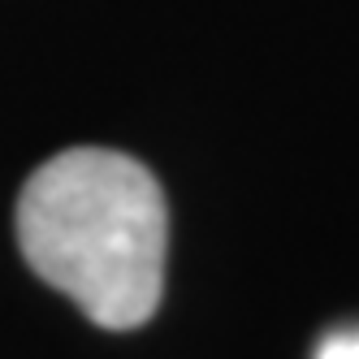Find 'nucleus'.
<instances>
[{"label":"nucleus","mask_w":359,"mask_h":359,"mask_svg":"<svg viewBox=\"0 0 359 359\" xmlns=\"http://www.w3.org/2000/svg\"><path fill=\"white\" fill-rule=\"evenodd\" d=\"M316 359H359V333H329L316 346Z\"/></svg>","instance_id":"obj_2"},{"label":"nucleus","mask_w":359,"mask_h":359,"mask_svg":"<svg viewBox=\"0 0 359 359\" xmlns=\"http://www.w3.org/2000/svg\"><path fill=\"white\" fill-rule=\"evenodd\" d=\"M18 247L87 320L100 329H139L165 290V191L126 151L69 147L22 187Z\"/></svg>","instance_id":"obj_1"}]
</instances>
